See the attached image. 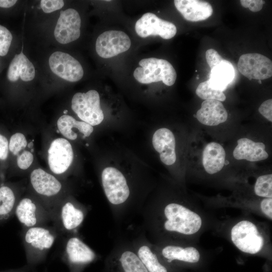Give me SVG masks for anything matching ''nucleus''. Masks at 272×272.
<instances>
[{
    "mask_svg": "<svg viewBox=\"0 0 272 272\" xmlns=\"http://www.w3.org/2000/svg\"><path fill=\"white\" fill-rule=\"evenodd\" d=\"M149 272H167L156 255L146 245L139 247L137 254Z\"/></svg>",
    "mask_w": 272,
    "mask_h": 272,
    "instance_id": "a878e982",
    "label": "nucleus"
},
{
    "mask_svg": "<svg viewBox=\"0 0 272 272\" xmlns=\"http://www.w3.org/2000/svg\"><path fill=\"white\" fill-rule=\"evenodd\" d=\"M152 144L155 150L159 153L162 163L171 165L175 162V139L169 129L162 127L157 129L153 135Z\"/></svg>",
    "mask_w": 272,
    "mask_h": 272,
    "instance_id": "f3484780",
    "label": "nucleus"
},
{
    "mask_svg": "<svg viewBox=\"0 0 272 272\" xmlns=\"http://www.w3.org/2000/svg\"><path fill=\"white\" fill-rule=\"evenodd\" d=\"M240 2L242 7L249 8L253 12L260 11L265 3V2L262 0H241Z\"/></svg>",
    "mask_w": 272,
    "mask_h": 272,
    "instance_id": "c9c22d12",
    "label": "nucleus"
},
{
    "mask_svg": "<svg viewBox=\"0 0 272 272\" xmlns=\"http://www.w3.org/2000/svg\"><path fill=\"white\" fill-rule=\"evenodd\" d=\"M164 216L163 227L168 232L190 235L197 232L201 227L200 216L178 203L168 204L164 209Z\"/></svg>",
    "mask_w": 272,
    "mask_h": 272,
    "instance_id": "f03ea898",
    "label": "nucleus"
},
{
    "mask_svg": "<svg viewBox=\"0 0 272 272\" xmlns=\"http://www.w3.org/2000/svg\"><path fill=\"white\" fill-rule=\"evenodd\" d=\"M131 41L124 32L118 30L107 31L97 38L95 48L97 54L104 58H108L127 51Z\"/></svg>",
    "mask_w": 272,
    "mask_h": 272,
    "instance_id": "9b49d317",
    "label": "nucleus"
},
{
    "mask_svg": "<svg viewBox=\"0 0 272 272\" xmlns=\"http://www.w3.org/2000/svg\"><path fill=\"white\" fill-rule=\"evenodd\" d=\"M9 153V144L7 139L0 134V160H6Z\"/></svg>",
    "mask_w": 272,
    "mask_h": 272,
    "instance_id": "58836bf2",
    "label": "nucleus"
},
{
    "mask_svg": "<svg viewBox=\"0 0 272 272\" xmlns=\"http://www.w3.org/2000/svg\"><path fill=\"white\" fill-rule=\"evenodd\" d=\"M16 197L14 191L9 187L3 186L0 187V219L8 217L15 211Z\"/></svg>",
    "mask_w": 272,
    "mask_h": 272,
    "instance_id": "cd10ccee",
    "label": "nucleus"
},
{
    "mask_svg": "<svg viewBox=\"0 0 272 272\" xmlns=\"http://www.w3.org/2000/svg\"><path fill=\"white\" fill-rule=\"evenodd\" d=\"M206 58L211 70L219 64L224 59L218 52L214 49H209L207 50Z\"/></svg>",
    "mask_w": 272,
    "mask_h": 272,
    "instance_id": "f704fd0d",
    "label": "nucleus"
},
{
    "mask_svg": "<svg viewBox=\"0 0 272 272\" xmlns=\"http://www.w3.org/2000/svg\"><path fill=\"white\" fill-rule=\"evenodd\" d=\"M60 132L69 140H75L78 134L74 131L76 129L84 135V138L88 137L93 131V127L90 124L83 121L76 120L73 117L64 114L61 116L57 122Z\"/></svg>",
    "mask_w": 272,
    "mask_h": 272,
    "instance_id": "5701e85b",
    "label": "nucleus"
},
{
    "mask_svg": "<svg viewBox=\"0 0 272 272\" xmlns=\"http://www.w3.org/2000/svg\"><path fill=\"white\" fill-rule=\"evenodd\" d=\"M72 109L83 121L92 126L100 124L104 119L99 94L94 90L76 93L72 100Z\"/></svg>",
    "mask_w": 272,
    "mask_h": 272,
    "instance_id": "39448f33",
    "label": "nucleus"
},
{
    "mask_svg": "<svg viewBox=\"0 0 272 272\" xmlns=\"http://www.w3.org/2000/svg\"><path fill=\"white\" fill-rule=\"evenodd\" d=\"M260 209L262 213L269 219H272V197L264 198L260 203Z\"/></svg>",
    "mask_w": 272,
    "mask_h": 272,
    "instance_id": "4c0bfd02",
    "label": "nucleus"
},
{
    "mask_svg": "<svg viewBox=\"0 0 272 272\" xmlns=\"http://www.w3.org/2000/svg\"><path fill=\"white\" fill-rule=\"evenodd\" d=\"M259 113L270 122L272 121V100L264 101L258 108Z\"/></svg>",
    "mask_w": 272,
    "mask_h": 272,
    "instance_id": "e433bc0d",
    "label": "nucleus"
},
{
    "mask_svg": "<svg viewBox=\"0 0 272 272\" xmlns=\"http://www.w3.org/2000/svg\"><path fill=\"white\" fill-rule=\"evenodd\" d=\"M254 191L258 196L263 198L272 197V174L259 176L255 181Z\"/></svg>",
    "mask_w": 272,
    "mask_h": 272,
    "instance_id": "c756f323",
    "label": "nucleus"
},
{
    "mask_svg": "<svg viewBox=\"0 0 272 272\" xmlns=\"http://www.w3.org/2000/svg\"><path fill=\"white\" fill-rule=\"evenodd\" d=\"M174 5L183 18L187 21L197 22L205 20L213 14L210 3L198 0H175Z\"/></svg>",
    "mask_w": 272,
    "mask_h": 272,
    "instance_id": "a211bd4d",
    "label": "nucleus"
},
{
    "mask_svg": "<svg viewBox=\"0 0 272 272\" xmlns=\"http://www.w3.org/2000/svg\"><path fill=\"white\" fill-rule=\"evenodd\" d=\"M162 254L169 262L176 260L189 263H196L199 261L200 257L198 250L192 246L183 247L168 245L162 249Z\"/></svg>",
    "mask_w": 272,
    "mask_h": 272,
    "instance_id": "393cba45",
    "label": "nucleus"
},
{
    "mask_svg": "<svg viewBox=\"0 0 272 272\" xmlns=\"http://www.w3.org/2000/svg\"><path fill=\"white\" fill-rule=\"evenodd\" d=\"M48 154L50 169L55 174L64 173L73 160L72 147L67 140L63 138H58L52 141Z\"/></svg>",
    "mask_w": 272,
    "mask_h": 272,
    "instance_id": "2eb2a0df",
    "label": "nucleus"
},
{
    "mask_svg": "<svg viewBox=\"0 0 272 272\" xmlns=\"http://www.w3.org/2000/svg\"><path fill=\"white\" fill-rule=\"evenodd\" d=\"M51 213L53 227L59 234L77 229L83 223L85 216L84 209L71 200L58 202Z\"/></svg>",
    "mask_w": 272,
    "mask_h": 272,
    "instance_id": "423d86ee",
    "label": "nucleus"
},
{
    "mask_svg": "<svg viewBox=\"0 0 272 272\" xmlns=\"http://www.w3.org/2000/svg\"><path fill=\"white\" fill-rule=\"evenodd\" d=\"M101 181L105 194L113 205L124 203L128 198L130 191L126 179L117 169L108 167L103 169Z\"/></svg>",
    "mask_w": 272,
    "mask_h": 272,
    "instance_id": "6e6552de",
    "label": "nucleus"
},
{
    "mask_svg": "<svg viewBox=\"0 0 272 272\" xmlns=\"http://www.w3.org/2000/svg\"><path fill=\"white\" fill-rule=\"evenodd\" d=\"M238 69L249 80H262L272 76V62L265 56L259 53H246L239 57Z\"/></svg>",
    "mask_w": 272,
    "mask_h": 272,
    "instance_id": "f8f14e48",
    "label": "nucleus"
},
{
    "mask_svg": "<svg viewBox=\"0 0 272 272\" xmlns=\"http://www.w3.org/2000/svg\"><path fill=\"white\" fill-rule=\"evenodd\" d=\"M196 117L198 121L204 125L216 126L227 120L228 113L221 102L207 100L201 103Z\"/></svg>",
    "mask_w": 272,
    "mask_h": 272,
    "instance_id": "6ab92c4d",
    "label": "nucleus"
},
{
    "mask_svg": "<svg viewBox=\"0 0 272 272\" xmlns=\"http://www.w3.org/2000/svg\"><path fill=\"white\" fill-rule=\"evenodd\" d=\"M30 269L31 268L27 265L21 268L14 270L12 272H30Z\"/></svg>",
    "mask_w": 272,
    "mask_h": 272,
    "instance_id": "a19ab883",
    "label": "nucleus"
},
{
    "mask_svg": "<svg viewBox=\"0 0 272 272\" xmlns=\"http://www.w3.org/2000/svg\"><path fill=\"white\" fill-rule=\"evenodd\" d=\"M196 95L201 99L207 100H216L224 101L226 96L223 91L212 88L208 80L200 83L196 89Z\"/></svg>",
    "mask_w": 272,
    "mask_h": 272,
    "instance_id": "c85d7f7f",
    "label": "nucleus"
},
{
    "mask_svg": "<svg viewBox=\"0 0 272 272\" xmlns=\"http://www.w3.org/2000/svg\"><path fill=\"white\" fill-rule=\"evenodd\" d=\"M49 65L55 75L69 82L79 81L84 75L80 63L70 54L63 52H53L49 57Z\"/></svg>",
    "mask_w": 272,
    "mask_h": 272,
    "instance_id": "ddd939ff",
    "label": "nucleus"
},
{
    "mask_svg": "<svg viewBox=\"0 0 272 272\" xmlns=\"http://www.w3.org/2000/svg\"><path fill=\"white\" fill-rule=\"evenodd\" d=\"M58 235L53 226L44 225L24 228L22 238L27 265L30 268L45 260Z\"/></svg>",
    "mask_w": 272,
    "mask_h": 272,
    "instance_id": "f257e3e1",
    "label": "nucleus"
},
{
    "mask_svg": "<svg viewBox=\"0 0 272 272\" xmlns=\"http://www.w3.org/2000/svg\"><path fill=\"white\" fill-rule=\"evenodd\" d=\"M16 0H0V7L8 8L13 6L16 3Z\"/></svg>",
    "mask_w": 272,
    "mask_h": 272,
    "instance_id": "ea45409f",
    "label": "nucleus"
},
{
    "mask_svg": "<svg viewBox=\"0 0 272 272\" xmlns=\"http://www.w3.org/2000/svg\"><path fill=\"white\" fill-rule=\"evenodd\" d=\"M96 258L94 251L80 238L76 236L69 237L65 241L62 259L70 268V272H76Z\"/></svg>",
    "mask_w": 272,
    "mask_h": 272,
    "instance_id": "1a4fd4ad",
    "label": "nucleus"
},
{
    "mask_svg": "<svg viewBox=\"0 0 272 272\" xmlns=\"http://www.w3.org/2000/svg\"><path fill=\"white\" fill-rule=\"evenodd\" d=\"M33 159V155L30 152L25 151L18 155L17 161V165L20 169L26 170L30 166Z\"/></svg>",
    "mask_w": 272,
    "mask_h": 272,
    "instance_id": "72a5a7b5",
    "label": "nucleus"
},
{
    "mask_svg": "<svg viewBox=\"0 0 272 272\" xmlns=\"http://www.w3.org/2000/svg\"><path fill=\"white\" fill-rule=\"evenodd\" d=\"M81 20L75 9L61 11L54 30V35L59 43L65 44L78 39L81 34Z\"/></svg>",
    "mask_w": 272,
    "mask_h": 272,
    "instance_id": "4468645a",
    "label": "nucleus"
},
{
    "mask_svg": "<svg viewBox=\"0 0 272 272\" xmlns=\"http://www.w3.org/2000/svg\"><path fill=\"white\" fill-rule=\"evenodd\" d=\"M259 84H261V80H259Z\"/></svg>",
    "mask_w": 272,
    "mask_h": 272,
    "instance_id": "37998d69",
    "label": "nucleus"
},
{
    "mask_svg": "<svg viewBox=\"0 0 272 272\" xmlns=\"http://www.w3.org/2000/svg\"><path fill=\"white\" fill-rule=\"evenodd\" d=\"M30 183L34 191L46 198L57 196L62 188L61 183L53 175L42 169H34L30 176Z\"/></svg>",
    "mask_w": 272,
    "mask_h": 272,
    "instance_id": "dca6fc26",
    "label": "nucleus"
},
{
    "mask_svg": "<svg viewBox=\"0 0 272 272\" xmlns=\"http://www.w3.org/2000/svg\"><path fill=\"white\" fill-rule=\"evenodd\" d=\"M225 151L220 144H208L202 152V162L205 171L210 174L220 171L225 165Z\"/></svg>",
    "mask_w": 272,
    "mask_h": 272,
    "instance_id": "4be33fe9",
    "label": "nucleus"
},
{
    "mask_svg": "<svg viewBox=\"0 0 272 272\" xmlns=\"http://www.w3.org/2000/svg\"><path fill=\"white\" fill-rule=\"evenodd\" d=\"M66 112L67 113V110H64V113H65Z\"/></svg>",
    "mask_w": 272,
    "mask_h": 272,
    "instance_id": "79ce46f5",
    "label": "nucleus"
},
{
    "mask_svg": "<svg viewBox=\"0 0 272 272\" xmlns=\"http://www.w3.org/2000/svg\"><path fill=\"white\" fill-rule=\"evenodd\" d=\"M119 261L123 272H149L133 251H123L119 256Z\"/></svg>",
    "mask_w": 272,
    "mask_h": 272,
    "instance_id": "bb28decb",
    "label": "nucleus"
},
{
    "mask_svg": "<svg viewBox=\"0 0 272 272\" xmlns=\"http://www.w3.org/2000/svg\"><path fill=\"white\" fill-rule=\"evenodd\" d=\"M27 145V142L25 135L20 132L13 134L10 141L9 149L15 155H17Z\"/></svg>",
    "mask_w": 272,
    "mask_h": 272,
    "instance_id": "7c9ffc66",
    "label": "nucleus"
},
{
    "mask_svg": "<svg viewBox=\"0 0 272 272\" xmlns=\"http://www.w3.org/2000/svg\"><path fill=\"white\" fill-rule=\"evenodd\" d=\"M64 6V2L62 0H42L40 1V7L45 13H50L61 9Z\"/></svg>",
    "mask_w": 272,
    "mask_h": 272,
    "instance_id": "473e14b6",
    "label": "nucleus"
},
{
    "mask_svg": "<svg viewBox=\"0 0 272 272\" xmlns=\"http://www.w3.org/2000/svg\"><path fill=\"white\" fill-rule=\"evenodd\" d=\"M35 75L33 64L23 52L15 55L8 70V80L14 82L20 78L23 81L29 82L34 79Z\"/></svg>",
    "mask_w": 272,
    "mask_h": 272,
    "instance_id": "412c9836",
    "label": "nucleus"
},
{
    "mask_svg": "<svg viewBox=\"0 0 272 272\" xmlns=\"http://www.w3.org/2000/svg\"><path fill=\"white\" fill-rule=\"evenodd\" d=\"M140 66L133 72L135 80L142 84L162 81L167 86L173 85L177 75L172 65L167 60L154 57L144 58L139 62Z\"/></svg>",
    "mask_w": 272,
    "mask_h": 272,
    "instance_id": "7ed1b4c3",
    "label": "nucleus"
},
{
    "mask_svg": "<svg viewBox=\"0 0 272 272\" xmlns=\"http://www.w3.org/2000/svg\"><path fill=\"white\" fill-rule=\"evenodd\" d=\"M234 77V70L232 64L227 60L223 59L219 64L211 70L208 81L212 88L223 91L233 81Z\"/></svg>",
    "mask_w": 272,
    "mask_h": 272,
    "instance_id": "b1692460",
    "label": "nucleus"
},
{
    "mask_svg": "<svg viewBox=\"0 0 272 272\" xmlns=\"http://www.w3.org/2000/svg\"><path fill=\"white\" fill-rule=\"evenodd\" d=\"M15 215L24 228L44 226L52 222L50 211L42 202L25 197L17 203Z\"/></svg>",
    "mask_w": 272,
    "mask_h": 272,
    "instance_id": "0eeeda50",
    "label": "nucleus"
},
{
    "mask_svg": "<svg viewBox=\"0 0 272 272\" xmlns=\"http://www.w3.org/2000/svg\"><path fill=\"white\" fill-rule=\"evenodd\" d=\"M233 156L237 160H246L251 162L266 159L268 154L265 146L261 142H255L243 138L237 141V145L233 151Z\"/></svg>",
    "mask_w": 272,
    "mask_h": 272,
    "instance_id": "aec40b11",
    "label": "nucleus"
},
{
    "mask_svg": "<svg viewBox=\"0 0 272 272\" xmlns=\"http://www.w3.org/2000/svg\"><path fill=\"white\" fill-rule=\"evenodd\" d=\"M13 36L10 31L0 25V56L7 54Z\"/></svg>",
    "mask_w": 272,
    "mask_h": 272,
    "instance_id": "2f4dec72",
    "label": "nucleus"
},
{
    "mask_svg": "<svg viewBox=\"0 0 272 272\" xmlns=\"http://www.w3.org/2000/svg\"><path fill=\"white\" fill-rule=\"evenodd\" d=\"M135 30L142 38L159 35L165 39L173 37L177 32L175 25L151 13L144 14L135 23Z\"/></svg>",
    "mask_w": 272,
    "mask_h": 272,
    "instance_id": "9d476101",
    "label": "nucleus"
},
{
    "mask_svg": "<svg viewBox=\"0 0 272 272\" xmlns=\"http://www.w3.org/2000/svg\"><path fill=\"white\" fill-rule=\"evenodd\" d=\"M231 239L240 251L254 254L262 249L264 240L257 226L248 220L238 222L231 229Z\"/></svg>",
    "mask_w": 272,
    "mask_h": 272,
    "instance_id": "20e7f679",
    "label": "nucleus"
}]
</instances>
